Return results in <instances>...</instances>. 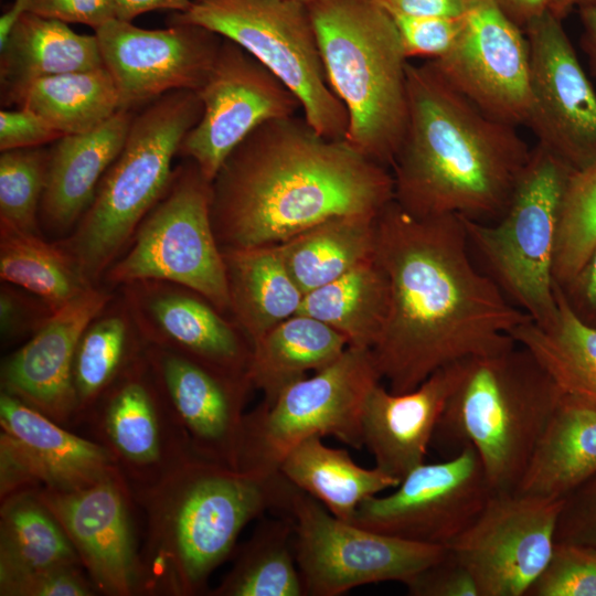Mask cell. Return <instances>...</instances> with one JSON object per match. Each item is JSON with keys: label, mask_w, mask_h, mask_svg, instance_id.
I'll return each instance as SVG.
<instances>
[{"label": "cell", "mask_w": 596, "mask_h": 596, "mask_svg": "<svg viewBox=\"0 0 596 596\" xmlns=\"http://www.w3.org/2000/svg\"><path fill=\"white\" fill-rule=\"evenodd\" d=\"M462 217H417L392 200L377 215L374 255L390 290L386 320L371 349L393 393L437 370L515 342L530 318L476 267Z\"/></svg>", "instance_id": "1"}, {"label": "cell", "mask_w": 596, "mask_h": 596, "mask_svg": "<svg viewBox=\"0 0 596 596\" xmlns=\"http://www.w3.org/2000/svg\"><path fill=\"white\" fill-rule=\"evenodd\" d=\"M211 190L222 249L280 244L337 216L379 215L394 200L390 169L297 115L268 120L246 136Z\"/></svg>", "instance_id": "2"}, {"label": "cell", "mask_w": 596, "mask_h": 596, "mask_svg": "<svg viewBox=\"0 0 596 596\" xmlns=\"http://www.w3.org/2000/svg\"><path fill=\"white\" fill-rule=\"evenodd\" d=\"M407 125L391 166L394 201L417 216L494 222L532 149L454 88L429 62L407 64Z\"/></svg>", "instance_id": "3"}, {"label": "cell", "mask_w": 596, "mask_h": 596, "mask_svg": "<svg viewBox=\"0 0 596 596\" xmlns=\"http://www.w3.org/2000/svg\"><path fill=\"white\" fill-rule=\"evenodd\" d=\"M292 489L280 472L259 476L187 455L131 490L147 520L137 594L204 592L244 526L266 510L288 512Z\"/></svg>", "instance_id": "4"}, {"label": "cell", "mask_w": 596, "mask_h": 596, "mask_svg": "<svg viewBox=\"0 0 596 596\" xmlns=\"http://www.w3.org/2000/svg\"><path fill=\"white\" fill-rule=\"evenodd\" d=\"M562 398L549 372L518 342L468 358L432 445L453 455L471 445L493 491L518 490Z\"/></svg>", "instance_id": "5"}, {"label": "cell", "mask_w": 596, "mask_h": 596, "mask_svg": "<svg viewBox=\"0 0 596 596\" xmlns=\"http://www.w3.org/2000/svg\"><path fill=\"white\" fill-rule=\"evenodd\" d=\"M329 85L343 104L345 140L391 168L407 125V64L392 17L373 0L308 7Z\"/></svg>", "instance_id": "6"}, {"label": "cell", "mask_w": 596, "mask_h": 596, "mask_svg": "<svg viewBox=\"0 0 596 596\" xmlns=\"http://www.w3.org/2000/svg\"><path fill=\"white\" fill-rule=\"evenodd\" d=\"M195 91L166 93L134 115L126 141L63 247L93 281L118 258L138 226L167 191L172 160L198 123Z\"/></svg>", "instance_id": "7"}, {"label": "cell", "mask_w": 596, "mask_h": 596, "mask_svg": "<svg viewBox=\"0 0 596 596\" xmlns=\"http://www.w3.org/2000/svg\"><path fill=\"white\" fill-rule=\"evenodd\" d=\"M573 170L539 143L503 214L494 222L462 217L470 249L507 298L538 324L557 309L553 275L563 195Z\"/></svg>", "instance_id": "8"}, {"label": "cell", "mask_w": 596, "mask_h": 596, "mask_svg": "<svg viewBox=\"0 0 596 596\" xmlns=\"http://www.w3.org/2000/svg\"><path fill=\"white\" fill-rule=\"evenodd\" d=\"M170 23L205 28L246 50L299 100L320 135L345 139L349 117L332 92L307 6L289 0H193Z\"/></svg>", "instance_id": "9"}, {"label": "cell", "mask_w": 596, "mask_h": 596, "mask_svg": "<svg viewBox=\"0 0 596 596\" xmlns=\"http://www.w3.org/2000/svg\"><path fill=\"white\" fill-rule=\"evenodd\" d=\"M211 181L190 159L138 226L129 249L106 270L111 284L162 281L230 310L226 269L211 219Z\"/></svg>", "instance_id": "10"}, {"label": "cell", "mask_w": 596, "mask_h": 596, "mask_svg": "<svg viewBox=\"0 0 596 596\" xmlns=\"http://www.w3.org/2000/svg\"><path fill=\"white\" fill-rule=\"evenodd\" d=\"M381 379L372 350L348 345L333 363L245 414L240 470L276 475L286 454L311 436L361 449L364 402Z\"/></svg>", "instance_id": "11"}, {"label": "cell", "mask_w": 596, "mask_h": 596, "mask_svg": "<svg viewBox=\"0 0 596 596\" xmlns=\"http://www.w3.org/2000/svg\"><path fill=\"white\" fill-rule=\"evenodd\" d=\"M288 514L305 595L339 596L383 582L407 585L447 553L446 546L403 540L341 520L296 487Z\"/></svg>", "instance_id": "12"}, {"label": "cell", "mask_w": 596, "mask_h": 596, "mask_svg": "<svg viewBox=\"0 0 596 596\" xmlns=\"http://www.w3.org/2000/svg\"><path fill=\"white\" fill-rule=\"evenodd\" d=\"M563 499L492 491L476 520L446 547L479 596H524L549 563Z\"/></svg>", "instance_id": "13"}, {"label": "cell", "mask_w": 596, "mask_h": 596, "mask_svg": "<svg viewBox=\"0 0 596 596\" xmlns=\"http://www.w3.org/2000/svg\"><path fill=\"white\" fill-rule=\"evenodd\" d=\"M492 491L477 451L467 445L446 460L419 465L392 493L366 499L350 522L447 546L476 520Z\"/></svg>", "instance_id": "14"}, {"label": "cell", "mask_w": 596, "mask_h": 596, "mask_svg": "<svg viewBox=\"0 0 596 596\" xmlns=\"http://www.w3.org/2000/svg\"><path fill=\"white\" fill-rule=\"evenodd\" d=\"M196 93L202 114L178 155L195 162L211 182L232 150L254 129L301 110L296 96L269 70L224 38Z\"/></svg>", "instance_id": "15"}, {"label": "cell", "mask_w": 596, "mask_h": 596, "mask_svg": "<svg viewBox=\"0 0 596 596\" xmlns=\"http://www.w3.org/2000/svg\"><path fill=\"white\" fill-rule=\"evenodd\" d=\"M530 51L528 126L573 171L596 161V92L553 13L524 31Z\"/></svg>", "instance_id": "16"}, {"label": "cell", "mask_w": 596, "mask_h": 596, "mask_svg": "<svg viewBox=\"0 0 596 596\" xmlns=\"http://www.w3.org/2000/svg\"><path fill=\"white\" fill-rule=\"evenodd\" d=\"M428 62L488 116L515 127L526 124L529 42L493 0H467L462 30L454 46Z\"/></svg>", "instance_id": "17"}, {"label": "cell", "mask_w": 596, "mask_h": 596, "mask_svg": "<svg viewBox=\"0 0 596 596\" xmlns=\"http://www.w3.org/2000/svg\"><path fill=\"white\" fill-rule=\"evenodd\" d=\"M145 358L188 453L240 469L249 379L153 344Z\"/></svg>", "instance_id": "18"}, {"label": "cell", "mask_w": 596, "mask_h": 596, "mask_svg": "<svg viewBox=\"0 0 596 596\" xmlns=\"http://www.w3.org/2000/svg\"><path fill=\"white\" fill-rule=\"evenodd\" d=\"M104 66L113 76L120 109L134 110L166 93L199 91L215 61L219 34L195 24L142 29L114 19L95 31Z\"/></svg>", "instance_id": "19"}, {"label": "cell", "mask_w": 596, "mask_h": 596, "mask_svg": "<svg viewBox=\"0 0 596 596\" xmlns=\"http://www.w3.org/2000/svg\"><path fill=\"white\" fill-rule=\"evenodd\" d=\"M0 428L1 499L41 488L77 489L120 472L107 447L73 434L4 391Z\"/></svg>", "instance_id": "20"}, {"label": "cell", "mask_w": 596, "mask_h": 596, "mask_svg": "<svg viewBox=\"0 0 596 596\" xmlns=\"http://www.w3.org/2000/svg\"><path fill=\"white\" fill-rule=\"evenodd\" d=\"M36 492L63 528L95 589L111 596L137 594L134 496L125 477L118 472L77 489Z\"/></svg>", "instance_id": "21"}, {"label": "cell", "mask_w": 596, "mask_h": 596, "mask_svg": "<svg viewBox=\"0 0 596 596\" xmlns=\"http://www.w3.org/2000/svg\"><path fill=\"white\" fill-rule=\"evenodd\" d=\"M114 455L131 490L158 480L187 455L146 358H137L85 418Z\"/></svg>", "instance_id": "22"}, {"label": "cell", "mask_w": 596, "mask_h": 596, "mask_svg": "<svg viewBox=\"0 0 596 596\" xmlns=\"http://www.w3.org/2000/svg\"><path fill=\"white\" fill-rule=\"evenodd\" d=\"M110 300L93 285L54 311L2 365V391L55 422L77 421L73 364L78 341Z\"/></svg>", "instance_id": "23"}, {"label": "cell", "mask_w": 596, "mask_h": 596, "mask_svg": "<svg viewBox=\"0 0 596 596\" xmlns=\"http://www.w3.org/2000/svg\"><path fill=\"white\" fill-rule=\"evenodd\" d=\"M134 285L140 289L135 290L134 308L151 344L247 376L252 344L210 301L178 285L152 280Z\"/></svg>", "instance_id": "24"}, {"label": "cell", "mask_w": 596, "mask_h": 596, "mask_svg": "<svg viewBox=\"0 0 596 596\" xmlns=\"http://www.w3.org/2000/svg\"><path fill=\"white\" fill-rule=\"evenodd\" d=\"M462 361L437 370L408 392L393 393L381 383L371 389L362 412V435L376 468L401 481L425 462Z\"/></svg>", "instance_id": "25"}, {"label": "cell", "mask_w": 596, "mask_h": 596, "mask_svg": "<svg viewBox=\"0 0 596 596\" xmlns=\"http://www.w3.org/2000/svg\"><path fill=\"white\" fill-rule=\"evenodd\" d=\"M134 115L120 109L91 131L64 135L53 142L40 204L47 228L64 232L78 223L123 149Z\"/></svg>", "instance_id": "26"}, {"label": "cell", "mask_w": 596, "mask_h": 596, "mask_svg": "<svg viewBox=\"0 0 596 596\" xmlns=\"http://www.w3.org/2000/svg\"><path fill=\"white\" fill-rule=\"evenodd\" d=\"M0 52V96L7 107H19L39 79L104 66L95 33L79 34L32 12L17 21Z\"/></svg>", "instance_id": "27"}, {"label": "cell", "mask_w": 596, "mask_h": 596, "mask_svg": "<svg viewBox=\"0 0 596 596\" xmlns=\"http://www.w3.org/2000/svg\"><path fill=\"white\" fill-rule=\"evenodd\" d=\"M230 311L251 344L297 315L304 294L290 276L278 244L223 248Z\"/></svg>", "instance_id": "28"}, {"label": "cell", "mask_w": 596, "mask_h": 596, "mask_svg": "<svg viewBox=\"0 0 596 596\" xmlns=\"http://www.w3.org/2000/svg\"><path fill=\"white\" fill-rule=\"evenodd\" d=\"M595 473L596 411L563 395L518 491L563 499Z\"/></svg>", "instance_id": "29"}, {"label": "cell", "mask_w": 596, "mask_h": 596, "mask_svg": "<svg viewBox=\"0 0 596 596\" xmlns=\"http://www.w3.org/2000/svg\"><path fill=\"white\" fill-rule=\"evenodd\" d=\"M348 345L347 338L333 328L297 313L252 343L247 376L263 392V402L270 404L307 372L333 363Z\"/></svg>", "instance_id": "30"}, {"label": "cell", "mask_w": 596, "mask_h": 596, "mask_svg": "<svg viewBox=\"0 0 596 596\" xmlns=\"http://www.w3.org/2000/svg\"><path fill=\"white\" fill-rule=\"evenodd\" d=\"M321 438L311 436L297 444L278 470L334 517L350 522L363 501L401 482L376 467L356 465L345 449L329 447Z\"/></svg>", "instance_id": "31"}, {"label": "cell", "mask_w": 596, "mask_h": 596, "mask_svg": "<svg viewBox=\"0 0 596 596\" xmlns=\"http://www.w3.org/2000/svg\"><path fill=\"white\" fill-rule=\"evenodd\" d=\"M557 309L545 324L531 319L511 333L549 372L563 395L596 411V328L570 309L556 286Z\"/></svg>", "instance_id": "32"}, {"label": "cell", "mask_w": 596, "mask_h": 596, "mask_svg": "<svg viewBox=\"0 0 596 596\" xmlns=\"http://www.w3.org/2000/svg\"><path fill=\"white\" fill-rule=\"evenodd\" d=\"M389 280L375 255L304 295L298 313L343 334L352 347L372 349L387 316Z\"/></svg>", "instance_id": "33"}, {"label": "cell", "mask_w": 596, "mask_h": 596, "mask_svg": "<svg viewBox=\"0 0 596 596\" xmlns=\"http://www.w3.org/2000/svg\"><path fill=\"white\" fill-rule=\"evenodd\" d=\"M376 217L337 216L278 244L285 265L304 295L374 255Z\"/></svg>", "instance_id": "34"}, {"label": "cell", "mask_w": 596, "mask_h": 596, "mask_svg": "<svg viewBox=\"0 0 596 596\" xmlns=\"http://www.w3.org/2000/svg\"><path fill=\"white\" fill-rule=\"evenodd\" d=\"M79 565V557L63 528L36 490L1 499L0 584L28 573Z\"/></svg>", "instance_id": "35"}, {"label": "cell", "mask_w": 596, "mask_h": 596, "mask_svg": "<svg viewBox=\"0 0 596 596\" xmlns=\"http://www.w3.org/2000/svg\"><path fill=\"white\" fill-rule=\"evenodd\" d=\"M0 276L23 288L53 312L92 286L77 260L62 246L46 243L0 221Z\"/></svg>", "instance_id": "36"}, {"label": "cell", "mask_w": 596, "mask_h": 596, "mask_svg": "<svg viewBox=\"0 0 596 596\" xmlns=\"http://www.w3.org/2000/svg\"><path fill=\"white\" fill-rule=\"evenodd\" d=\"M294 521L288 514L264 520L245 542L213 596L305 595L295 557Z\"/></svg>", "instance_id": "37"}, {"label": "cell", "mask_w": 596, "mask_h": 596, "mask_svg": "<svg viewBox=\"0 0 596 596\" xmlns=\"http://www.w3.org/2000/svg\"><path fill=\"white\" fill-rule=\"evenodd\" d=\"M21 106L63 135L91 131L120 110L115 81L105 66L39 79L26 89Z\"/></svg>", "instance_id": "38"}, {"label": "cell", "mask_w": 596, "mask_h": 596, "mask_svg": "<svg viewBox=\"0 0 596 596\" xmlns=\"http://www.w3.org/2000/svg\"><path fill=\"white\" fill-rule=\"evenodd\" d=\"M127 320L119 315L94 319L83 332L74 356L73 383L77 421L88 413L124 370L130 354Z\"/></svg>", "instance_id": "39"}, {"label": "cell", "mask_w": 596, "mask_h": 596, "mask_svg": "<svg viewBox=\"0 0 596 596\" xmlns=\"http://www.w3.org/2000/svg\"><path fill=\"white\" fill-rule=\"evenodd\" d=\"M596 246V161L573 171L563 195L553 275L566 285Z\"/></svg>", "instance_id": "40"}, {"label": "cell", "mask_w": 596, "mask_h": 596, "mask_svg": "<svg viewBox=\"0 0 596 596\" xmlns=\"http://www.w3.org/2000/svg\"><path fill=\"white\" fill-rule=\"evenodd\" d=\"M47 164L49 150L43 147L1 151L0 221L39 234L38 217Z\"/></svg>", "instance_id": "41"}, {"label": "cell", "mask_w": 596, "mask_h": 596, "mask_svg": "<svg viewBox=\"0 0 596 596\" xmlns=\"http://www.w3.org/2000/svg\"><path fill=\"white\" fill-rule=\"evenodd\" d=\"M526 596H596V547L556 542Z\"/></svg>", "instance_id": "42"}, {"label": "cell", "mask_w": 596, "mask_h": 596, "mask_svg": "<svg viewBox=\"0 0 596 596\" xmlns=\"http://www.w3.org/2000/svg\"><path fill=\"white\" fill-rule=\"evenodd\" d=\"M389 14L395 23L407 58L425 56L435 60L445 55L454 46L464 25V15L447 18Z\"/></svg>", "instance_id": "43"}, {"label": "cell", "mask_w": 596, "mask_h": 596, "mask_svg": "<svg viewBox=\"0 0 596 596\" xmlns=\"http://www.w3.org/2000/svg\"><path fill=\"white\" fill-rule=\"evenodd\" d=\"M79 565L56 566L28 573L0 584L1 596H92L95 587Z\"/></svg>", "instance_id": "44"}, {"label": "cell", "mask_w": 596, "mask_h": 596, "mask_svg": "<svg viewBox=\"0 0 596 596\" xmlns=\"http://www.w3.org/2000/svg\"><path fill=\"white\" fill-rule=\"evenodd\" d=\"M555 541L596 547V473L563 498Z\"/></svg>", "instance_id": "45"}, {"label": "cell", "mask_w": 596, "mask_h": 596, "mask_svg": "<svg viewBox=\"0 0 596 596\" xmlns=\"http://www.w3.org/2000/svg\"><path fill=\"white\" fill-rule=\"evenodd\" d=\"M406 587L412 596H479L473 577L448 549L441 560L417 574Z\"/></svg>", "instance_id": "46"}, {"label": "cell", "mask_w": 596, "mask_h": 596, "mask_svg": "<svg viewBox=\"0 0 596 596\" xmlns=\"http://www.w3.org/2000/svg\"><path fill=\"white\" fill-rule=\"evenodd\" d=\"M64 136L35 111L19 107L0 113V150L42 147Z\"/></svg>", "instance_id": "47"}, {"label": "cell", "mask_w": 596, "mask_h": 596, "mask_svg": "<svg viewBox=\"0 0 596 596\" xmlns=\"http://www.w3.org/2000/svg\"><path fill=\"white\" fill-rule=\"evenodd\" d=\"M29 12L94 31L116 19L115 0H32Z\"/></svg>", "instance_id": "48"}, {"label": "cell", "mask_w": 596, "mask_h": 596, "mask_svg": "<svg viewBox=\"0 0 596 596\" xmlns=\"http://www.w3.org/2000/svg\"><path fill=\"white\" fill-rule=\"evenodd\" d=\"M52 313L42 300L28 299L13 289L1 288L0 322L4 338H14L30 330L34 333Z\"/></svg>", "instance_id": "49"}, {"label": "cell", "mask_w": 596, "mask_h": 596, "mask_svg": "<svg viewBox=\"0 0 596 596\" xmlns=\"http://www.w3.org/2000/svg\"><path fill=\"white\" fill-rule=\"evenodd\" d=\"M557 288L575 316L596 328V246L575 276Z\"/></svg>", "instance_id": "50"}, {"label": "cell", "mask_w": 596, "mask_h": 596, "mask_svg": "<svg viewBox=\"0 0 596 596\" xmlns=\"http://www.w3.org/2000/svg\"><path fill=\"white\" fill-rule=\"evenodd\" d=\"M501 12L523 32L535 19L553 13L562 19L571 12L567 0H493Z\"/></svg>", "instance_id": "51"}, {"label": "cell", "mask_w": 596, "mask_h": 596, "mask_svg": "<svg viewBox=\"0 0 596 596\" xmlns=\"http://www.w3.org/2000/svg\"><path fill=\"white\" fill-rule=\"evenodd\" d=\"M389 13L416 17L458 18L465 14L467 0H373Z\"/></svg>", "instance_id": "52"}, {"label": "cell", "mask_w": 596, "mask_h": 596, "mask_svg": "<svg viewBox=\"0 0 596 596\" xmlns=\"http://www.w3.org/2000/svg\"><path fill=\"white\" fill-rule=\"evenodd\" d=\"M193 0H115L116 19L131 22L140 14L153 10L187 11Z\"/></svg>", "instance_id": "53"}, {"label": "cell", "mask_w": 596, "mask_h": 596, "mask_svg": "<svg viewBox=\"0 0 596 596\" xmlns=\"http://www.w3.org/2000/svg\"><path fill=\"white\" fill-rule=\"evenodd\" d=\"M577 9L583 25L582 45L596 74V0H586Z\"/></svg>", "instance_id": "54"}, {"label": "cell", "mask_w": 596, "mask_h": 596, "mask_svg": "<svg viewBox=\"0 0 596 596\" xmlns=\"http://www.w3.org/2000/svg\"><path fill=\"white\" fill-rule=\"evenodd\" d=\"M32 0H14L12 6L0 18V47L7 41L17 21L29 12Z\"/></svg>", "instance_id": "55"}, {"label": "cell", "mask_w": 596, "mask_h": 596, "mask_svg": "<svg viewBox=\"0 0 596 596\" xmlns=\"http://www.w3.org/2000/svg\"><path fill=\"white\" fill-rule=\"evenodd\" d=\"M584 1L586 0H567L570 7L573 9L574 7H577L579 6L581 3H583Z\"/></svg>", "instance_id": "56"}, {"label": "cell", "mask_w": 596, "mask_h": 596, "mask_svg": "<svg viewBox=\"0 0 596 596\" xmlns=\"http://www.w3.org/2000/svg\"><path fill=\"white\" fill-rule=\"evenodd\" d=\"M289 1H295V2H299V3H302L307 7H309L310 4H312L313 2L318 1V0H289Z\"/></svg>", "instance_id": "57"}]
</instances>
